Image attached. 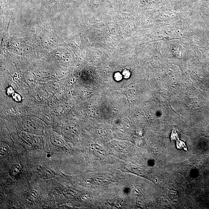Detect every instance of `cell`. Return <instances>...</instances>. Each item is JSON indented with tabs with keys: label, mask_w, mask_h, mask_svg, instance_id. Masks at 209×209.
<instances>
[{
	"label": "cell",
	"mask_w": 209,
	"mask_h": 209,
	"mask_svg": "<svg viewBox=\"0 0 209 209\" xmlns=\"http://www.w3.org/2000/svg\"><path fill=\"white\" fill-rule=\"evenodd\" d=\"M55 176V173L49 169H45L41 172V177L44 179H49Z\"/></svg>",
	"instance_id": "1"
},
{
	"label": "cell",
	"mask_w": 209,
	"mask_h": 209,
	"mask_svg": "<svg viewBox=\"0 0 209 209\" xmlns=\"http://www.w3.org/2000/svg\"><path fill=\"white\" fill-rule=\"evenodd\" d=\"M22 166L19 164H16L13 165L9 170V174L11 176H15L20 172L22 170Z\"/></svg>",
	"instance_id": "2"
},
{
	"label": "cell",
	"mask_w": 209,
	"mask_h": 209,
	"mask_svg": "<svg viewBox=\"0 0 209 209\" xmlns=\"http://www.w3.org/2000/svg\"><path fill=\"white\" fill-rule=\"evenodd\" d=\"M51 142L53 145L56 147H63L64 143L60 138L57 136H53L51 137Z\"/></svg>",
	"instance_id": "3"
},
{
	"label": "cell",
	"mask_w": 209,
	"mask_h": 209,
	"mask_svg": "<svg viewBox=\"0 0 209 209\" xmlns=\"http://www.w3.org/2000/svg\"><path fill=\"white\" fill-rule=\"evenodd\" d=\"M38 197V192L34 190H32L28 192L27 198L29 201H35L37 200Z\"/></svg>",
	"instance_id": "4"
},
{
	"label": "cell",
	"mask_w": 209,
	"mask_h": 209,
	"mask_svg": "<svg viewBox=\"0 0 209 209\" xmlns=\"http://www.w3.org/2000/svg\"><path fill=\"white\" fill-rule=\"evenodd\" d=\"M24 138L27 141L32 144V145H36L38 144V139L36 137L29 135L26 134L24 136Z\"/></svg>",
	"instance_id": "5"
},
{
	"label": "cell",
	"mask_w": 209,
	"mask_h": 209,
	"mask_svg": "<svg viewBox=\"0 0 209 209\" xmlns=\"http://www.w3.org/2000/svg\"><path fill=\"white\" fill-rule=\"evenodd\" d=\"M9 147L8 144L4 142H1V147H0V154L1 156H5L7 154L9 150Z\"/></svg>",
	"instance_id": "6"
},
{
	"label": "cell",
	"mask_w": 209,
	"mask_h": 209,
	"mask_svg": "<svg viewBox=\"0 0 209 209\" xmlns=\"http://www.w3.org/2000/svg\"><path fill=\"white\" fill-rule=\"evenodd\" d=\"M94 148V149H93V150L99 157L101 158H104L106 157V153L103 148L99 147L98 145L95 146V148Z\"/></svg>",
	"instance_id": "7"
},
{
	"label": "cell",
	"mask_w": 209,
	"mask_h": 209,
	"mask_svg": "<svg viewBox=\"0 0 209 209\" xmlns=\"http://www.w3.org/2000/svg\"><path fill=\"white\" fill-rule=\"evenodd\" d=\"M74 192L71 190H65L63 192L64 196L68 199H73L75 196Z\"/></svg>",
	"instance_id": "8"
},
{
	"label": "cell",
	"mask_w": 209,
	"mask_h": 209,
	"mask_svg": "<svg viewBox=\"0 0 209 209\" xmlns=\"http://www.w3.org/2000/svg\"><path fill=\"white\" fill-rule=\"evenodd\" d=\"M123 75L125 76H129L130 75L129 72L127 70H124L123 72Z\"/></svg>",
	"instance_id": "9"
}]
</instances>
